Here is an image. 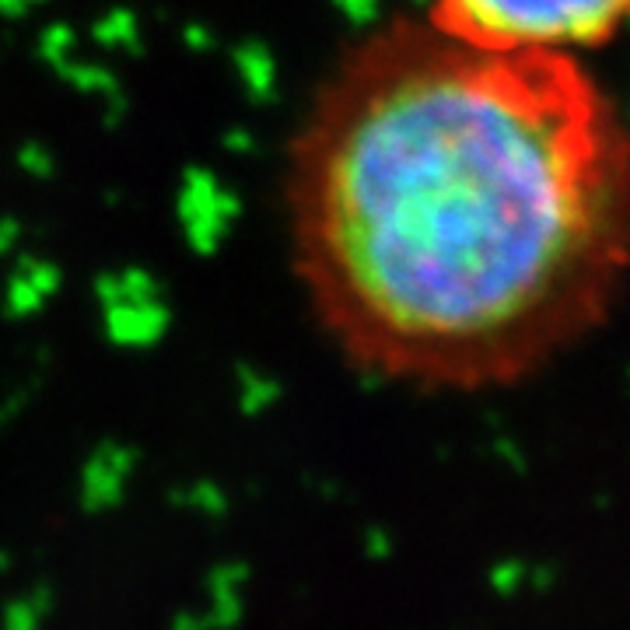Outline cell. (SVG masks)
Instances as JSON below:
<instances>
[{"label":"cell","mask_w":630,"mask_h":630,"mask_svg":"<svg viewBox=\"0 0 630 630\" xmlns=\"http://www.w3.org/2000/svg\"><path fill=\"white\" fill-rule=\"evenodd\" d=\"M284 207L294 277L343 361L417 392H497L616 308L630 140L585 56L487 53L410 14L322 77Z\"/></svg>","instance_id":"6da1fadb"},{"label":"cell","mask_w":630,"mask_h":630,"mask_svg":"<svg viewBox=\"0 0 630 630\" xmlns=\"http://www.w3.org/2000/svg\"><path fill=\"white\" fill-rule=\"evenodd\" d=\"M627 7L630 0H427L420 18L487 53L588 56L620 35Z\"/></svg>","instance_id":"7a4b0ae2"}]
</instances>
